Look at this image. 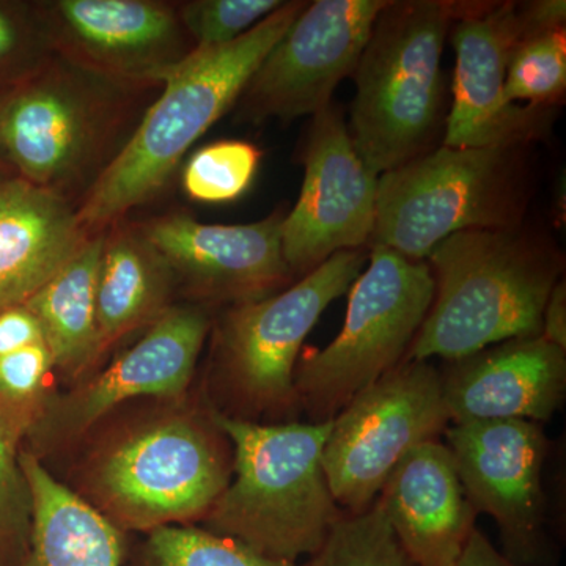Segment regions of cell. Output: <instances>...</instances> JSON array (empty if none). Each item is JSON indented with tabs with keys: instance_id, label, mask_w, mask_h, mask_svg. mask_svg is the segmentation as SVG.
Masks as SVG:
<instances>
[{
	"instance_id": "1",
	"label": "cell",
	"mask_w": 566,
	"mask_h": 566,
	"mask_svg": "<svg viewBox=\"0 0 566 566\" xmlns=\"http://www.w3.org/2000/svg\"><path fill=\"white\" fill-rule=\"evenodd\" d=\"M81 444L70 488L125 534L202 523L232 480L229 439L188 397L111 416Z\"/></svg>"
},
{
	"instance_id": "2",
	"label": "cell",
	"mask_w": 566,
	"mask_h": 566,
	"mask_svg": "<svg viewBox=\"0 0 566 566\" xmlns=\"http://www.w3.org/2000/svg\"><path fill=\"white\" fill-rule=\"evenodd\" d=\"M305 6L283 2L240 40L193 50L167 74L125 147L77 203V219L88 233L104 232L166 188L192 145L237 106L252 74Z\"/></svg>"
},
{
	"instance_id": "3",
	"label": "cell",
	"mask_w": 566,
	"mask_h": 566,
	"mask_svg": "<svg viewBox=\"0 0 566 566\" xmlns=\"http://www.w3.org/2000/svg\"><path fill=\"white\" fill-rule=\"evenodd\" d=\"M428 260L433 303L405 359L455 363L542 335L543 311L564 266L547 238L523 226L465 230L441 241Z\"/></svg>"
},
{
	"instance_id": "4",
	"label": "cell",
	"mask_w": 566,
	"mask_h": 566,
	"mask_svg": "<svg viewBox=\"0 0 566 566\" xmlns=\"http://www.w3.org/2000/svg\"><path fill=\"white\" fill-rule=\"evenodd\" d=\"M211 416L232 446L234 479L203 528L275 560L314 556L344 515L323 469L333 420L260 423L214 409Z\"/></svg>"
},
{
	"instance_id": "5",
	"label": "cell",
	"mask_w": 566,
	"mask_h": 566,
	"mask_svg": "<svg viewBox=\"0 0 566 566\" xmlns=\"http://www.w3.org/2000/svg\"><path fill=\"white\" fill-rule=\"evenodd\" d=\"M150 88L99 76L59 55L0 91V159L14 177L66 197L91 189L125 147Z\"/></svg>"
},
{
	"instance_id": "6",
	"label": "cell",
	"mask_w": 566,
	"mask_h": 566,
	"mask_svg": "<svg viewBox=\"0 0 566 566\" xmlns=\"http://www.w3.org/2000/svg\"><path fill=\"white\" fill-rule=\"evenodd\" d=\"M474 2H387L354 70L352 139L379 175L433 150L442 128L441 57L452 24Z\"/></svg>"
},
{
	"instance_id": "7",
	"label": "cell",
	"mask_w": 566,
	"mask_h": 566,
	"mask_svg": "<svg viewBox=\"0 0 566 566\" xmlns=\"http://www.w3.org/2000/svg\"><path fill=\"white\" fill-rule=\"evenodd\" d=\"M526 207L523 148L442 145L378 178L370 245L424 262L452 234L520 227Z\"/></svg>"
},
{
	"instance_id": "8",
	"label": "cell",
	"mask_w": 566,
	"mask_h": 566,
	"mask_svg": "<svg viewBox=\"0 0 566 566\" xmlns=\"http://www.w3.org/2000/svg\"><path fill=\"white\" fill-rule=\"evenodd\" d=\"M365 263L364 249L338 252L282 292L227 307L212 323V379L227 408L221 415L255 422L297 409L294 370L304 340Z\"/></svg>"
},
{
	"instance_id": "9",
	"label": "cell",
	"mask_w": 566,
	"mask_h": 566,
	"mask_svg": "<svg viewBox=\"0 0 566 566\" xmlns=\"http://www.w3.org/2000/svg\"><path fill=\"white\" fill-rule=\"evenodd\" d=\"M433 296L427 262L371 248L370 264L349 289L340 334L296 365L297 408L311 422L333 420L357 394L403 363Z\"/></svg>"
},
{
	"instance_id": "10",
	"label": "cell",
	"mask_w": 566,
	"mask_h": 566,
	"mask_svg": "<svg viewBox=\"0 0 566 566\" xmlns=\"http://www.w3.org/2000/svg\"><path fill=\"white\" fill-rule=\"evenodd\" d=\"M212 329L208 307L172 304L102 370L65 392H55L22 450L39 458L61 455L132 401L188 397L197 363Z\"/></svg>"
},
{
	"instance_id": "11",
	"label": "cell",
	"mask_w": 566,
	"mask_h": 566,
	"mask_svg": "<svg viewBox=\"0 0 566 566\" xmlns=\"http://www.w3.org/2000/svg\"><path fill=\"white\" fill-rule=\"evenodd\" d=\"M442 375L427 360L397 365L333 419L323 449L327 485L346 515L370 509L406 453L449 427Z\"/></svg>"
},
{
	"instance_id": "12",
	"label": "cell",
	"mask_w": 566,
	"mask_h": 566,
	"mask_svg": "<svg viewBox=\"0 0 566 566\" xmlns=\"http://www.w3.org/2000/svg\"><path fill=\"white\" fill-rule=\"evenodd\" d=\"M389 0H316L268 52L238 99L240 122L294 120L329 107Z\"/></svg>"
},
{
	"instance_id": "13",
	"label": "cell",
	"mask_w": 566,
	"mask_h": 566,
	"mask_svg": "<svg viewBox=\"0 0 566 566\" xmlns=\"http://www.w3.org/2000/svg\"><path fill=\"white\" fill-rule=\"evenodd\" d=\"M446 433L469 502L497 524L502 554L516 566H551L542 427L531 420H482L452 424Z\"/></svg>"
},
{
	"instance_id": "14",
	"label": "cell",
	"mask_w": 566,
	"mask_h": 566,
	"mask_svg": "<svg viewBox=\"0 0 566 566\" xmlns=\"http://www.w3.org/2000/svg\"><path fill=\"white\" fill-rule=\"evenodd\" d=\"M301 159L303 189L281 229L283 259L294 279L335 253L370 244L379 178L360 158L344 114L333 104L314 115Z\"/></svg>"
},
{
	"instance_id": "15",
	"label": "cell",
	"mask_w": 566,
	"mask_h": 566,
	"mask_svg": "<svg viewBox=\"0 0 566 566\" xmlns=\"http://www.w3.org/2000/svg\"><path fill=\"white\" fill-rule=\"evenodd\" d=\"M531 33L521 3L474 2L455 22L453 103L442 145L452 148H523L543 139L553 107L521 106L505 93L506 70Z\"/></svg>"
},
{
	"instance_id": "16",
	"label": "cell",
	"mask_w": 566,
	"mask_h": 566,
	"mask_svg": "<svg viewBox=\"0 0 566 566\" xmlns=\"http://www.w3.org/2000/svg\"><path fill=\"white\" fill-rule=\"evenodd\" d=\"M35 6L52 52L109 80L163 87L193 51L177 3L48 0Z\"/></svg>"
},
{
	"instance_id": "17",
	"label": "cell",
	"mask_w": 566,
	"mask_h": 566,
	"mask_svg": "<svg viewBox=\"0 0 566 566\" xmlns=\"http://www.w3.org/2000/svg\"><path fill=\"white\" fill-rule=\"evenodd\" d=\"M283 216L279 210L259 222L219 226L166 214L139 227L196 304L233 307L296 281L283 259Z\"/></svg>"
},
{
	"instance_id": "18",
	"label": "cell",
	"mask_w": 566,
	"mask_h": 566,
	"mask_svg": "<svg viewBox=\"0 0 566 566\" xmlns=\"http://www.w3.org/2000/svg\"><path fill=\"white\" fill-rule=\"evenodd\" d=\"M565 352L538 335L488 346L450 363L441 374L450 422H546L565 398Z\"/></svg>"
},
{
	"instance_id": "19",
	"label": "cell",
	"mask_w": 566,
	"mask_h": 566,
	"mask_svg": "<svg viewBox=\"0 0 566 566\" xmlns=\"http://www.w3.org/2000/svg\"><path fill=\"white\" fill-rule=\"evenodd\" d=\"M376 502L417 566L455 565L475 531L452 452L436 439L401 458Z\"/></svg>"
},
{
	"instance_id": "20",
	"label": "cell",
	"mask_w": 566,
	"mask_h": 566,
	"mask_svg": "<svg viewBox=\"0 0 566 566\" xmlns=\"http://www.w3.org/2000/svg\"><path fill=\"white\" fill-rule=\"evenodd\" d=\"M88 238L76 203L20 177L0 178V311L24 304Z\"/></svg>"
},
{
	"instance_id": "21",
	"label": "cell",
	"mask_w": 566,
	"mask_h": 566,
	"mask_svg": "<svg viewBox=\"0 0 566 566\" xmlns=\"http://www.w3.org/2000/svg\"><path fill=\"white\" fill-rule=\"evenodd\" d=\"M32 497L28 551L18 566H122L126 534L59 482L39 458L21 450Z\"/></svg>"
},
{
	"instance_id": "22",
	"label": "cell",
	"mask_w": 566,
	"mask_h": 566,
	"mask_svg": "<svg viewBox=\"0 0 566 566\" xmlns=\"http://www.w3.org/2000/svg\"><path fill=\"white\" fill-rule=\"evenodd\" d=\"M177 281L161 252L139 223L117 222L106 230L98 275L102 353L144 331L172 305Z\"/></svg>"
},
{
	"instance_id": "23",
	"label": "cell",
	"mask_w": 566,
	"mask_h": 566,
	"mask_svg": "<svg viewBox=\"0 0 566 566\" xmlns=\"http://www.w3.org/2000/svg\"><path fill=\"white\" fill-rule=\"evenodd\" d=\"M106 230L93 233L76 255L25 301L39 319L55 371L71 386L103 359L98 327V275Z\"/></svg>"
},
{
	"instance_id": "24",
	"label": "cell",
	"mask_w": 566,
	"mask_h": 566,
	"mask_svg": "<svg viewBox=\"0 0 566 566\" xmlns=\"http://www.w3.org/2000/svg\"><path fill=\"white\" fill-rule=\"evenodd\" d=\"M55 376L46 344L0 356V419L21 446L57 392Z\"/></svg>"
},
{
	"instance_id": "25",
	"label": "cell",
	"mask_w": 566,
	"mask_h": 566,
	"mask_svg": "<svg viewBox=\"0 0 566 566\" xmlns=\"http://www.w3.org/2000/svg\"><path fill=\"white\" fill-rule=\"evenodd\" d=\"M136 566H303L275 560L203 527L156 528L136 551Z\"/></svg>"
},
{
	"instance_id": "26",
	"label": "cell",
	"mask_w": 566,
	"mask_h": 566,
	"mask_svg": "<svg viewBox=\"0 0 566 566\" xmlns=\"http://www.w3.org/2000/svg\"><path fill=\"white\" fill-rule=\"evenodd\" d=\"M303 566H417L378 502L359 515H342Z\"/></svg>"
},
{
	"instance_id": "27",
	"label": "cell",
	"mask_w": 566,
	"mask_h": 566,
	"mask_svg": "<svg viewBox=\"0 0 566 566\" xmlns=\"http://www.w3.org/2000/svg\"><path fill=\"white\" fill-rule=\"evenodd\" d=\"M262 151L244 140H219L193 153L182 169V189L202 203L240 199L255 180Z\"/></svg>"
},
{
	"instance_id": "28",
	"label": "cell",
	"mask_w": 566,
	"mask_h": 566,
	"mask_svg": "<svg viewBox=\"0 0 566 566\" xmlns=\"http://www.w3.org/2000/svg\"><path fill=\"white\" fill-rule=\"evenodd\" d=\"M566 91L565 29L524 40L510 59L505 93L524 106L554 107Z\"/></svg>"
},
{
	"instance_id": "29",
	"label": "cell",
	"mask_w": 566,
	"mask_h": 566,
	"mask_svg": "<svg viewBox=\"0 0 566 566\" xmlns=\"http://www.w3.org/2000/svg\"><path fill=\"white\" fill-rule=\"evenodd\" d=\"M282 6V0H188L177 3V13L193 50H211L240 40Z\"/></svg>"
},
{
	"instance_id": "30",
	"label": "cell",
	"mask_w": 566,
	"mask_h": 566,
	"mask_svg": "<svg viewBox=\"0 0 566 566\" xmlns=\"http://www.w3.org/2000/svg\"><path fill=\"white\" fill-rule=\"evenodd\" d=\"M21 450V442L0 419V566L20 565L31 538L32 497Z\"/></svg>"
},
{
	"instance_id": "31",
	"label": "cell",
	"mask_w": 566,
	"mask_h": 566,
	"mask_svg": "<svg viewBox=\"0 0 566 566\" xmlns=\"http://www.w3.org/2000/svg\"><path fill=\"white\" fill-rule=\"evenodd\" d=\"M52 54L35 3L0 2V91L31 76Z\"/></svg>"
},
{
	"instance_id": "32",
	"label": "cell",
	"mask_w": 566,
	"mask_h": 566,
	"mask_svg": "<svg viewBox=\"0 0 566 566\" xmlns=\"http://www.w3.org/2000/svg\"><path fill=\"white\" fill-rule=\"evenodd\" d=\"M44 344L36 316L24 304L0 311V356Z\"/></svg>"
},
{
	"instance_id": "33",
	"label": "cell",
	"mask_w": 566,
	"mask_h": 566,
	"mask_svg": "<svg viewBox=\"0 0 566 566\" xmlns=\"http://www.w3.org/2000/svg\"><path fill=\"white\" fill-rule=\"evenodd\" d=\"M524 22H526L531 36L551 31L565 29L566 2L565 0H536V2L521 3Z\"/></svg>"
},
{
	"instance_id": "34",
	"label": "cell",
	"mask_w": 566,
	"mask_h": 566,
	"mask_svg": "<svg viewBox=\"0 0 566 566\" xmlns=\"http://www.w3.org/2000/svg\"><path fill=\"white\" fill-rule=\"evenodd\" d=\"M542 337L549 344L566 349V285L558 282L547 297L543 311Z\"/></svg>"
},
{
	"instance_id": "35",
	"label": "cell",
	"mask_w": 566,
	"mask_h": 566,
	"mask_svg": "<svg viewBox=\"0 0 566 566\" xmlns=\"http://www.w3.org/2000/svg\"><path fill=\"white\" fill-rule=\"evenodd\" d=\"M453 566H516L499 553L493 543L480 531L472 532L463 554Z\"/></svg>"
},
{
	"instance_id": "36",
	"label": "cell",
	"mask_w": 566,
	"mask_h": 566,
	"mask_svg": "<svg viewBox=\"0 0 566 566\" xmlns=\"http://www.w3.org/2000/svg\"><path fill=\"white\" fill-rule=\"evenodd\" d=\"M7 177H14V175L10 172L9 167H7L2 159H0V178Z\"/></svg>"
}]
</instances>
